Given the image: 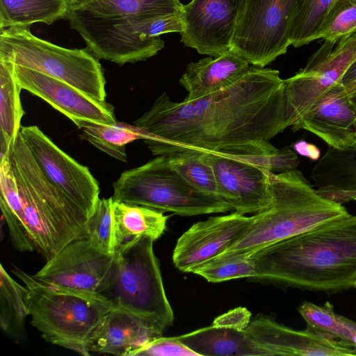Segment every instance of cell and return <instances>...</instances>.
Instances as JSON below:
<instances>
[{
	"label": "cell",
	"mask_w": 356,
	"mask_h": 356,
	"mask_svg": "<svg viewBox=\"0 0 356 356\" xmlns=\"http://www.w3.org/2000/svg\"><path fill=\"white\" fill-rule=\"evenodd\" d=\"M134 124L152 138L153 155L190 149L230 153L269 142L291 127L278 70L250 67L233 83L200 98L172 101L163 92Z\"/></svg>",
	"instance_id": "cell-1"
},
{
	"label": "cell",
	"mask_w": 356,
	"mask_h": 356,
	"mask_svg": "<svg viewBox=\"0 0 356 356\" xmlns=\"http://www.w3.org/2000/svg\"><path fill=\"white\" fill-rule=\"evenodd\" d=\"M257 280L336 292L356 282V216L348 213L250 256Z\"/></svg>",
	"instance_id": "cell-2"
},
{
	"label": "cell",
	"mask_w": 356,
	"mask_h": 356,
	"mask_svg": "<svg viewBox=\"0 0 356 356\" xmlns=\"http://www.w3.org/2000/svg\"><path fill=\"white\" fill-rule=\"evenodd\" d=\"M9 154L24 224L34 250L47 261L72 241L86 238L88 217L45 177L20 131L10 147Z\"/></svg>",
	"instance_id": "cell-3"
},
{
	"label": "cell",
	"mask_w": 356,
	"mask_h": 356,
	"mask_svg": "<svg viewBox=\"0 0 356 356\" xmlns=\"http://www.w3.org/2000/svg\"><path fill=\"white\" fill-rule=\"evenodd\" d=\"M270 205L253 215V222L243 236L211 261L250 257L264 248L348 213L343 204L318 194L298 170L270 172Z\"/></svg>",
	"instance_id": "cell-4"
},
{
	"label": "cell",
	"mask_w": 356,
	"mask_h": 356,
	"mask_svg": "<svg viewBox=\"0 0 356 356\" xmlns=\"http://www.w3.org/2000/svg\"><path fill=\"white\" fill-rule=\"evenodd\" d=\"M27 289L25 302L31 324L54 345L82 355L113 305L103 296L49 286L17 266L12 270Z\"/></svg>",
	"instance_id": "cell-5"
},
{
	"label": "cell",
	"mask_w": 356,
	"mask_h": 356,
	"mask_svg": "<svg viewBox=\"0 0 356 356\" xmlns=\"http://www.w3.org/2000/svg\"><path fill=\"white\" fill-rule=\"evenodd\" d=\"M154 240L140 236L116 248L108 286L102 293L113 306L157 323L172 325L174 314L166 297Z\"/></svg>",
	"instance_id": "cell-6"
},
{
	"label": "cell",
	"mask_w": 356,
	"mask_h": 356,
	"mask_svg": "<svg viewBox=\"0 0 356 356\" xmlns=\"http://www.w3.org/2000/svg\"><path fill=\"white\" fill-rule=\"evenodd\" d=\"M113 187L114 202L145 206L180 216L234 211L222 198L191 185L170 165L165 155L124 171Z\"/></svg>",
	"instance_id": "cell-7"
},
{
	"label": "cell",
	"mask_w": 356,
	"mask_h": 356,
	"mask_svg": "<svg viewBox=\"0 0 356 356\" xmlns=\"http://www.w3.org/2000/svg\"><path fill=\"white\" fill-rule=\"evenodd\" d=\"M0 58L64 81L106 101V79L99 60L86 49H67L34 35L29 26L0 30Z\"/></svg>",
	"instance_id": "cell-8"
},
{
	"label": "cell",
	"mask_w": 356,
	"mask_h": 356,
	"mask_svg": "<svg viewBox=\"0 0 356 356\" xmlns=\"http://www.w3.org/2000/svg\"><path fill=\"white\" fill-rule=\"evenodd\" d=\"M295 0H245L230 49L264 67L284 54L290 42Z\"/></svg>",
	"instance_id": "cell-9"
},
{
	"label": "cell",
	"mask_w": 356,
	"mask_h": 356,
	"mask_svg": "<svg viewBox=\"0 0 356 356\" xmlns=\"http://www.w3.org/2000/svg\"><path fill=\"white\" fill-rule=\"evenodd\" d=\"M355 60L356 33L336 44L324 40L305 67L284 80L292 125L325 93L341 83L343 74Z\"/></svg>",
	"instance_id": "cell-10"
},
{
	"label": "cell",
	"mask_w": 356,
	"mask_h": 356,
	"mask_svg": "<svg viewBox=\"0 0 356 356\" xmlns=\"http://www.w3.org/2000/svg\"><path fill=\"white\" fill-rule=\"evenodd\" d=\"M67 18L86 41V49L98 60L123 65L145 60L164 47L159 36L137 33L122 18L92 16L71 8Z\"/></svg>",
	"instance_id": "cell-11"
},
{
	"label": "cell",
	"mask_w": 356,
	"mask_h": 356,
	"mask_svg": "<svg viewBox=\"0 0 356 356\" xmlns=\"http://www.w3.org/2000/svg\"><path fill=\"white\" fill-rule=\"evenodd\" d=\"M115 259L86 238L72 241L47 261L33 277L49 286L102 295L109 284Z\"/></svg>",
	"instance_id": "cell-12"
},
{
	"label": "cell",
	"mask_w": 356,
	"mask_h": 356,
	"mask_svg": "<svg viewBox=\"0 0 356 356\" xmlns=\"http://www.w3.org/2000/svg\"><path fill=\"white\" fill-rule=\"evenodd\" d=\"M20 134L48 181L89 218L99 200L100 189L88 168L60 149L37 126L21 127Z\"/></svg>",
	"instance_id": "cell-13"
},
{
	"label": "cell",
	"mask_w": 356,
	"mask_h": 356,
	"mask_svg": "<svg viewBox=\"0 0 356 356\" xmlns=\"http://www.w3.org/2000/svg\"><path fill=\"white\" fill-rule=\"evenodd\" d=\"M244 3L245 0H192L183 5L181 42L214 57L229 50Z\"/></svg>",
	"instance_id": "cell-14"
},
{
	"label": "cell",
	"mask_w": 356,
	"mask_h": 356,
	"mask_svg": "<svg viewBox=\"0 0 356 356\" xmlns=\"http://www.w3.org/2000/svg\"><path fill=\"white\" fill-rule=\"evenodd\" d=\"M254 216L234 211L194 223L178 238L172 254L175 267L192 273L236 242L248 231Z\"/></svg>",
	"instance_id": "cell-15"
},
{
	"label": "cell",
	"mask_w": 356,
	"mask_h": 356,
	"mask_svg": "<svg viewBox=\"0 0 356 356\" xmlns=\"http://www.w3.org/2000/svg\"><path fill=\"white\" fill-rule=\"evenodd\" d=\"M203 152L213 169L220 197L234 211L255 214L270 205V172L228 155Z\"/></svg>",
	"instance_id": "cell-16"
},
{
	"label": "cell",
	"mask_w": 356,
	"mask_h": 356,
	"mask_svg": "<svg viewBox=\"0 0 356 356\" xmlns=\"http://www.w3.org/2000/svg\"><path fill=\"white\" fill-rule=\"evenodd\" d=\"M21 89L42 99L74 123L80 120L113 124L114 107L106 101L93 99L72 86L40 72L14 65Z\"/></svg>",
	"instance_id": "cell-17"
},
{
	"label": "cell",
	"mask_w": 356,
	"mask_h": 356,
	"mask_svg": "<svg viewBox=\"0 0 356 356\" xmlns=\"http://www.w3.org/2000/svg\"><path fill=\"white\" fill-rule=\"evenodd\" d=\"M245 331L275 355H356L355 348L333 336L308 326L304 330H295L266 316L250 321Z\"/></svg>",
	"instance_id": "cell-18"
},
{
	"label": "cell",
	"mask_w": 356,
	"mask_h": 356,
	"mask_svg": "<svg viewBox=\"0 0 356 356\" xmlns=\"http://www.w3.org/2000/svg\"><path fill=\"white\" fill-rule=\"evenodd\" d=\"M308 131L336 149L356 143V102L341 83L325 93L292 126Z\"/></svg>",
	"instance_id": "cell-19"
},
{
	"label": "cell",
	"mask_w": 356,
	"mask_h": 356,
	"mask_svg": "<svg viewBox=\"0 0 356 356\" xmlns=\"http://www.w3.org/2000/svg\"><path fill=\"white\" fill-rule=\"evenodd\" d=\"M164 330L151 320L113 308L94 332L88 350L90 353L131 356L149 341L161 337Z\"/></svg>",
	"instance_id": "cell-20"
},
{
	"label": "cell",
	"mask_w": 356,
	"mask_h": 356,
	"mask_svg": "<svg viewBox=\"0 0 356 356\" xmlns=\"http://www.w3.org/2000/svg\"><path fill=\"white\" fill-rule=\"evenodd\" d=\"M250 68L248 61L231 49L214 58L207 57L191 62L179 79L180 85L188 92L184 99H195L223 89Z\"/></svg>",
	"instance_id": "cell-21"
},
{
	"label": "cell",
	"mask_w": 356,
	"mask_h": 356,
	"mask_svg": "<svg viewBox=\"0 0 356 356\" xmlns=\"http://www.w3.org/2000/svg\"><path fill=\"white\" fill-rule=\"evenodd\" d=\"M313 186L321 197L339 204L356 197V143L340 149L328 147L314 166Z\"/></svg>",
	"instance_id": "cell-22"
},
{
	"label": "cell",
	"mask_w": 356,
	"mask_h": 356,
	"mask_svg": "<svg viewBox=\"0 0 356 356\" xmlns=\"http://www.w3.org/2000/svg\"><path fill=\"white\" fill-rule=\"evenodd\" d=\"M199 356L275 355L245 330L211 325L178 337Z\"/></svg>",
	"instance_id": "cell-23"
},
{
	"label": "cell",
	"mask_w": 356,
	"mask_h": 356,
	"mask_svg": "<svg viewBox=\"0 0 356 356\" xmlns=\"http://www.w3.org/2000/svg\"><path fill=\"white\" fill-rule=\"evenodd\" d=\"M10 147L1 143L0 207L14 248L32 252L34 248L23 221L22 206L16 177L10 159Z\"/></svg>",
	"instance_id": "cell-24"
},
{
	"label": "cell",
	"mask_w": 356,
	"mask_h": 356,
	"mask_svg": "<svg viewBox=\"0 0 356 356\" xmlns=\"http://www.w3.org/2000/svg\"><path fill=\"white\" fill-rule=\"evenodd\" d=\"M168 216L163 211L145 206L113 202L115 250L120 245L140 236L154 241L165 232Z\"/></svg>",
	"instance_id": "cell-25"
},
{
	"label": "cell",
	"mask_w": 356,
	"mask_h": 356,
	"mask_svg": "<svg viewBox=\"0 0 356 356\" xmlns=\"http://www.w3.org/2000/svg\"><path fill=\"white\" fill-rule=\"evenodd\" d=\"M81 130L80 137L97 149L120 161L127 162L125 147L136 140L149 139L148 134L135 124L117 122L102 124L80 120L74 122Z\"/></svg>",
	"instance_id": "cell-26"
},
{
	"label": "cell",
	"mask_w": 356,
	"mask_h": 356,
	"mask_svg": "<svg viewBox=\"0 0 356 356\" xmlns=\"http://www.w3.org/2000/svg\"><path fill=\"white\" fill-rule=\"evenodd\" d=\"M69 0H0V30L15 26L51 24L67 17Z\"/></svg>",
	"instance_id": "cell-27"
},
{
	"label": "cell",
	"mask_w": 356,
	"mask_h": 356,
	"mask_svg": "<svg viewBox=\"0 0 356 356\" xmlns=\"http://www.w3.org/2000/svg\"><path fill=\"white\" fill-rule=\"evenodd\" d=\"M182 7L179 0H93L74 9L101 17L150 18L180 12Z\"/></svg>",
	"instance_id": "cell-28"
},
{
	"label": "cell",
	"mask_w": 356,
	"mask_h": 356,
	"mask_svg": "<svg viewBox=\"0 0 356 356\" xmlns=\"http://www.w3.org/2000/svg\"><path fill=\"white\" fill-rule=\"evenodd\" d=\"M21 88L14 72V65L0 58L1 138L11 145L21 129L25 112L20 101Z\"/></svg>",
	"instance_id": "cell-29"
},
{
	"label": "cell",
	"mask_w": 356,
	"mask_h": 356,
	"mask_svg": "<svg viewBox=\"0 0 356 356\" xmlns=\"http://www.w3.org/2000/svg\"><path fill=\"white\" fill-rule=\"evenodd\" d=\"M27 289L17 283L0 267V326L7 335L18 340L24 336V324L29 311L25 302Z\"/></svg>",
	"instance_id": "cell-30"
},
{
	"label": "cell",
	"mask_w": 356,
	"mask_h": 356,
	"mask_svg": "<svg viewBox=\"0 0 356 356\" xmlns=\"http://www.w3.org/2000/svg\"><path fill=\"white\" fill-rule=\"evenodd\" d=\"M298 310L307 326L333 336L356 348V322L335 313L330 302L319 306L305 302Z\"/></svg>",
	"instance_id": "cell-31"
},
{
	"label": "cell",
	"mask_w": 356,
	"mask_h": 356,
	"mask_svg": "<svg viewBox=\"0 0 356 356\" xmlns=\"http://www.w3.org/2000/svg\"><path fill=\"white\" fill-rule=\"evenodd\" d=\"M167 157L170 165L191 185L220 197L213 169L205 159L203 151L186 149Z\"/></svg>",
	"instance_id": "cell-32"
},
{
	"label": "cell",
	"mask_w": 356,
	"mask_h": 356,
	"mask_svg": "<svg viewBox=\"0 0 356 356\" xmlns=\"http://www.w3.org/2000/svg\"><path fill=\"white\" fill-rule=\"evenodd\" d=\"M334 0H295L290 29L291 45L300 47L314 40Z\"/></svg>",
	"instance_id": "cell-33"
},
{
	"label": "cell",
	"mask_w": 356,
	"mask_h": 356,
	"mask_svg": "<svg viewBox=\"0 0 356 356\" xmlns=\"http://www.w3.org/2000/svg\"><path fill=\"white\" fill-rule=\"evenodd\" d=\"M252 164L271 172L296 169L300 163L297 154L289 146L277 149L269 142L232 153H220Z\"/></svg>",
	"instance_id": "cell-34"
},
{
	"label": "cell",
	"mask_w": 356,
	"mask_h": 356,
	"mask_svg": "<svg viewBox=\"0 0 356 356\" xmlns=\"http://www.w3.org/2000/svg\"><path fill=\"white\" fill-rule=\"evenodd\" d=\"M356 33V0H334L316 33L314 40L334 44Z\"/></svg>",
	"instance_id": "cell-35"
},
{
	"label": "cell",
	"mask_w": 356,
	"mask_h": 356,
	"mask_svg": "<svg viewBox=\"0 0 356 356\" xmlns=\"http://www.w3.org/2000/svg\"><path fill=\"white\" fill-rule=\"evenodd\" d=\"M113 202L112 197L99 198L88 218L86 236L95 249L111 255L115 252Z\"/></svg>",
	"instance_id": "cell-36"
},
{
	"label": "cell",
	"mask_w": 356,
	"mask_h": 356,
	"mask_svg": "<svg viewBox=\"0 0 356 356\" xmlns=\"http://www.w3.org/2000/svg\"><path fill=\"white\" fill-rule=\"evenodd\" d=\"M193 273L210 282L252 278L257 276L256 265L251 257H234L209 261Z\"/></svg>",
	"instance_id": "cell-37"
},
{
	"label": "cell",
	"mask_w": 356,
	"mask_h": 356,
	"mask_svg": "<svg viewBox=\"0 0 356 356\" xmlns=\"http://www.w3.org/2000/svg\"><path fill=\"white\" fill-rule=\"evenodd\" d=\"M122 19H124L137 33L148 37L159 36L163 33L172 32L181 33L185 28L181 11L150 18Z\"/></svg>",
	"instance_id": "cell-38"
},
{
	"label": "cell",
	"mask_w": 356,
	"mask_h": 356,
	"mask_svg": "<svg viewBox=\"0 0 356 356\" xmlns=\"http://www.w3.org/2000/svg\"><path fill=\"white\" fill-rule=\"evenodd\" d=\"M131 356H199L184 343L178 337L162 336L147 343L136 350Z\"/></svg>",
	"instance_id": "cell-39"
},
{
	"label": "cell",
	"mask_w": 356,
	"mask_h": 356,
	"mask_svg": "<svg viewBox=\"0 0 356 356\" xmlns=\"http://www.w3.org/2000/svg\"><path fill=\"white\" fill-rule=\"evenodd\" d=\"M251 313L245 307H238L218 316L212 325L218 327L245 330L250 322Z\"/></svg>",
	"instance_id": "cell-40"
},
{
	"label": "cell",
	"mask_w": 356,
	"mask_h": 356,
	"mask_svg": "<svg viewBox=\"0 0 356 356\" xmlns=\"http://www.w3.org/2000/svg\"><path fill=\"white\" fill-rule=\"evenodd\" d=\"M293 149L296 152L312 160H317L320 156L319 149L314 144L305 140H299L293 145Z\"/></svg>",
	"instance_id": "cell-41"
},
{
	"label": "cell",
	"mask_w": 356,
	"mask_h": 356,
	"mask_svg": "<svg viewBox=\"0 0 356 356\" xmlns=\"http://www.w3.org/2000/svg\"><path fill=\"white\" fill-rule=\"evenodd\" d=\"M356 81V60L348 68L341 79V84L346 87Z\"/></svg>",
	"instance_id": "cell-42"
},
{
	"label": "cell",
	"mask_w": 356,
	"mask_h": 356,
	"mask_svg": "<svg viewBox=\"0 0 356 356\" xmlns=\"http://www.w3.org/2000/svg\"><path fill=\"white\" fill-rule=\"evenodd\" d=\"M93 0H69L70 8H75L81 7Z\"/></svg>",
	"instance_id": "cell-43"
},
{
	"label": "cell",
	"mask_w": 356,
	"mask_h": 356,
	"mask_svg": "<svg viewBox=\"0 0 356 356\" xmlns=\"http://www.w3.org/2000/svg\"><path fill=\"white\" fill-rule=\"evenodd\" d=\"M344 88L351 95L353 99L356 102V81L344 87Z\"/></svg>",
	"instance_id": "cell-44"
},
{
	"label": "cell",
	"mask_w": 356,
	"mask_h": 356,
	"mask_svg": "<svg viewBox=\"0 0 356 356\" xmlns=\"http://www.w3.org/2000/svg\"><path fill=\"white\" fill-rule=\"evenodd\" d=\"M355 287H356V282H355Z\"/></svg>",
	"instance_id": "cell-45"
}]
</instances>
